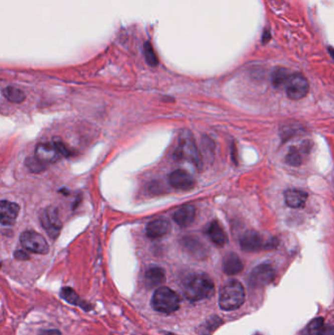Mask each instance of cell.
<instances>
[{"label":"cell","instance_id":"cell-1","mask_svg":"<svg viewBox=\"0 0 334 335\" xmlns=\"http://www.w3.org/2000/svg\"><path fill=\"white\" fill-rule=\"evenodd\" d=\"M245 301V289L238 280H230L219 294V305L224 311L239 309Z\"/></svg>","mask_w":334,"mask_h":335},{"label":"cell","instance_id":"cell-2","mask_svg":"<svg viewBox=\"0 0 334 335\" xmlns=\"http://www.w3.org/2000/svg\"><path fill=\"white\" fill-rule=\"evenodd\" d=\"M184 292L188 300L196 302L212 297L215 293V285L208 275L196 274L186 281Z\"/></svg>","mask_w":334,"mask_h":335},{"label":"cell","instance_id":"cell-3","mask_svg":"<svg viewBox=\"0 0 334 335\" xmlns=\"http://www.w3.org/2000/svg\"><path fill=\"white\" fill-rule=\"evenodd\" d=\"M181 304L180 296L169 287L158 288L152 297V308L159 313L172 314L179 310Z\"/></svg>","mask_w":334,"mask_h":335},{"label":"cell","instance_id":"cell-4","mask_svg":"<svg viewBox=\"0 0 334 335\" xmlns=\"http://www.w3.org/2000/svg\"><path fill=\"white\" fill-rule=\"evenodd\" d=\"M174 157L176 160H186L197 168L201 166V157L195 141L189 131L186 130L183 135H181L180 144L175 151Z\"/></svg>","mask_w":334,"mask_h":335},{"label":"cell","instance_id":"cell-5","mask_svg":"<svg viewBox=\"0 0 334 335\" xmlns=\"http://www.w3.org/2000/svg\"><path fill=\"white\" fill-rule=\"evenodd\" d=\"M277 244L278 241L275 238L266 240L263 235L255 231H246L240 239V246L242 250L245 252H258L264 249H272L275 248Z\"/></svg>","mask_w":334,"mask_h":335},{"label":"cell","instance_id":"cell-6","mask_svg":"<svg viewBox=\"0 0 334 335\" xmlns=\"http://www.w3.org/2000/svg\"><path fill=\"white\" fill-rule=\"evenodd\" d=\"M286 95L291 100L304 98L309 92V83L306 78L299 74L292 73L286 83Z\"/></svg>","mask_w":334,"mask_h":335},{"label":"cell","instance_id":"cell-7","mask_svg":"<svg viewBox=\"0 0 334 335\" xmlns=\"http://www.w3.org/2000/svg\"><path fill=\"white\" fill-rule=\"evenodd\" d=\"M21 244L29 251L45 255L49 252V246L45 238L36 231H28L23 232L20 236Z\"/></svg>","mask_w":334,"mask_h":335},{"label":"cell","instance_id":"cell-8","mask_svg":"<svg viewBox=\"0 0 334 335\" xmlns=\"http://www.w3.org/2000/svg\"><path fill=\"white\" fill-rule=\"evenodd\" d=\"M42 228L46 231L47 234L51 238H56L62 228V223L60 221L59 215L57 210L53 208H46L42 211V215L40 216Z\"/></svg>","mask_w":334,"mask_h":335},{"label":"cell","instance_id":"cell-9","mask_svg":"<svg viewBox=\"0 0 334 335\" xmlns=\"http://www.w3.org/2000/svg\"><path fill=\"white\" fill-rule=\"evenodd\" d=\"M273 278L274 271L272 266L269 264H262L255 268L253 272H251L250 283L256 287H262L271 283Z\"/></svg>","mask_w":334,"mask_h":335},{"label":"cell","instance_id":"cell-10","mask_svg":"<svg viewBox=\"0 0 334 335\" xmlns=\"http://www.w3.org/2000/svg\"><path fill=\"white\" fill-rule=\"evenodd\" d=\"M170 185L176 189L188 191L195 187L194 178L185 170H176L169 176Z\"/></svg>","mask_w":334,"mask_h":335},{"label":"cell","instance_id":"cell-11","mask_svg":"<svg viewBox=\"0 0 334 335\" xmlns=\"http://www.w3.org/2000/svg\"><path fill=\"white\" fill-rule=\"evenodd\" d=\"M20 207L16 203L9 202L6 200L0 201V225L12 226L15 224Z\"/></svg>","mask_w":334,"mask_h":335},{"label":"cell","instance_id":"cell-12","mask_svg":"<svg viewBox=\"0 0 334 335\" xmlns=\"http://www.w3.org/2000/svg\"><path fill=\"white\" fill-rule=\"evenodd\" d=\"M35 154V157L45 165L56 163L61 158L60 153L53 143H40L36 148Z\"/></svg>","mask_w":334,"mask_h":335},{"label":"cell","instance_id":"cell-13","mask_svg":"<svg viewBox=\"0 0 334 335\" xmlns=\"http://www.w3.org/2000/svg\"><path fill=\"white\" fill-rule=\"evenodd\" d=\"M171 230V224L165 219H157L148 224L147 236L151 239H157L166 235Z\"/></svg>","mask_w":334,"mask_h":335},{"label":"cell","instance_id":"cell-14","mask_svg":"<svg viewBox=\"0 0 334 335\" xmlns=\"http://www.w3.org/2000/svg\"><path fill=\"white\" fill-rule=\"evenodd\" d=\"M196 217V208L192 205L182 207L174 215V221L182 228L190 226Z\"/></svg>","mask_w":334,"mask_h":335},{"label":"cell","instance_id":"cell-15","mask_svg":"<svg viewBox=\"0 0 334 335\" xmlns=\"http://www.w3.org/2000/svg\"><path fill=\"white\" fill-rule=\"evenodd\" d=\"M244 265L235 253L228 254L223 260V271L228 275H235L243 271Z\"/></svg>","mask_w":334,"mask_h":335},{"label":"cell","instance_id":"cell-16","mask_svg":"<svg viewBox=\"0 0 334 335\" xmlns=\"http://www.w3.org/2000/svg\"><path fill=\"white\" fill-rule=\"evenodd\" d=\"M307 192L300 189H288L284 192L285 203L290 208L303 207L307 201Z\"/></svg>","mask_w":334,"mask_h":335},{"label":"cell","instance_id":"cell-17","mask_svg":"<svg viewBox=\"0 0 334 335\" xmlns=\"http://www.w3.org/2000/svg\"><path fill=\"white\" fill-rule=\"evenodd\" d=\"M206 233L209 236L211 241L220 247L224 246L228 242V235L226 231H224L222 226L216 221L210 224L209 227L206 230Z\"/></svg>","mask_w":334,"mask_h":335},{"label":"cell","instance_id":"cell-18","mask_svg":"<svg viewBox=\"0 0 334 335\" xmlns=\"http://www.w3.org/2000/svg\"><path fill=\"white\" fill-rule=\"evenodd\" d=\"M165 280H166L165 271L162 268L159 267L151 268L145 273V281L149 288L157 287L162 283H164Z\"/></svg>","mask_w":334,"mask_h":335},{"label":"cell","instance_id":"cell-19","mask_svg":"<svg viewBox=\"0 0 334 335\" xmlns=\"http://www.w3.org/2000/svg\"><path fill=\"white\" fill-rule=\"evenodd\" d=\"M183 246L191 255L198 256L199 258H202L207 253L204 244L200 242L196 237H185L183 239Z\"/></svg>","mask_w":334,"mask_h":335},{"label":"cell","instance_id":"cell-20","mask_svg":"<svg viewBox=\"0 0 334 335\" xmlns=\"http://www.w3.org/2000/svg\"><path fill=\"white\" fill-rule=\"evenodd\" d=\"M4 97L12 103H21L26 99L25 93L21 89L14 86H7L2 91Z\"/></svg>","mask_w":334,"mask_h":335},{"label":"cell","instance_id":"cell-21","mask_svg":"<svg viewBox=\"0 0 334 335\" xmlns=\"http://www.w3.org/2000/svg\"><path fill=\"white\" fill-rule=\"evenodd\" d=\"M61 296L63 299H65L67 302L76 305V306H81L83 307L84 310H88L87 304L84 303V301L80 298V296L76 293V291L70 287H65L63 288Z\"/></svg>","mask_w":334,"mask_h":335},{"label":"cell","instance_id":"cell-22","mask_svg":"<svg viewBox=\"0 0 334 335\" xmlns=\"http://www.w3.org/2000/svg\"><path fill=\"white\" fill-rule=\"evenodd\" d=\"M291 73L285 68H277L272 74V84L275 87H281L285 85Z\"/></svg>","mask_w":334,"mask_h":335},{"label":"cell","instance_id":"cell-23","mask_svg":"<svg viewBox=\"0 0 334 335\" xmlns=\"http://www.w3.org/2000/svg\"><path fill=\"white\" fill-rule=\"evenodd\" d=\"M143 52H144V56L146 59V62L148 65H150L151 67H156L159 61L157 58V55L152 47V44L150 42H145L144 43V47H143Z\"/></svg>","mask_w":334,"mask_h":335},{"label":"cell","instance_id":"cell-24","mask_svg":"<svg viewBox=\"0 0 334 335\" xmlns=\"http://www.w3.org/2000/svg\"><path fill=\"white\" fill-rule=\"evenodd\" d=\"M26 166L29 168L33 173H36V174H39V173H42L43 172L45 169H46V166L45 164H43L42 162H41L38 158L36 157H29L27 160H26Z\"/></svg>","mask_w":334,"mask_h":335},{"label":"cell","instance_id":"cell-25","mask_svg":"<svg viewBox=\"0 0 334 335\" xmlns=\"http://www.w3.org/2000/svg\"><path fill=\"white\" fill-rule=\"evenodd\" d=\"M286 162H287V164H289L290 166H293V167H297V166H300L302 164V157H301L300 153L298 152V150L295 149L294 147L290 148V151H289L288 155L286 156Z\"/></svg>","mask_w":334,"mask_h":335},{"label":"cell","instance_id":"cell-26","mask_svg":"<svg viewBox=\"0 0 334 335\" xmlns=\"http://www.w3.org/2000/svg\"><path fill=\"white\" fill-rule=\"evenodd\" d=\"M53 145L55 148L58 150V152L60 153L61 156L64 157H71L72 156V151L69 147L67 146L63 141L59 140V139H55L53 141Z\"/></svg>","mask_w":334,"mask_h":335},{"label":"cell","instance_id":"cell-27","mask_svg":"<svg viewBox=\"0 0 334 335\" xmlns=\"http://www.w3.org/2000/svg\"><path fill=\"white\" fill-rule=\"evenodd\" d=\"M313 335H334L333 326L331 324H322Z\"/></svg>","mask_w":334,"mask_h":335},{"label":"cell","instance_id":"cell-28","mask_svg":"<svg viewBox=\"0 0 334 335\" xmlns=\"http://www.w3.org/2000/svg\"><path fill=\"white\" fill-rule=\"evenodd\" d=\"M14 257L17 259V260H20V261H25V260H29L30 259V256L23 250H18V251L15 252L14 253Z\"/></svg>","mask_w":334,"mask_h":335},{"label":"cell","instance_id":"cell-29","mask_svg":"<svg viewBox=\"0 0 334 335\" xmlns=\"http://www.w3.org/2000/svg\"><path fill=\"white\" fill-rule=\"evenodd\" d=\"M40 335H61L60 331L56 329H46V330H42L40 332Z\"/></svg>","mask_w":334,"mask_h":335}]
</instances>
